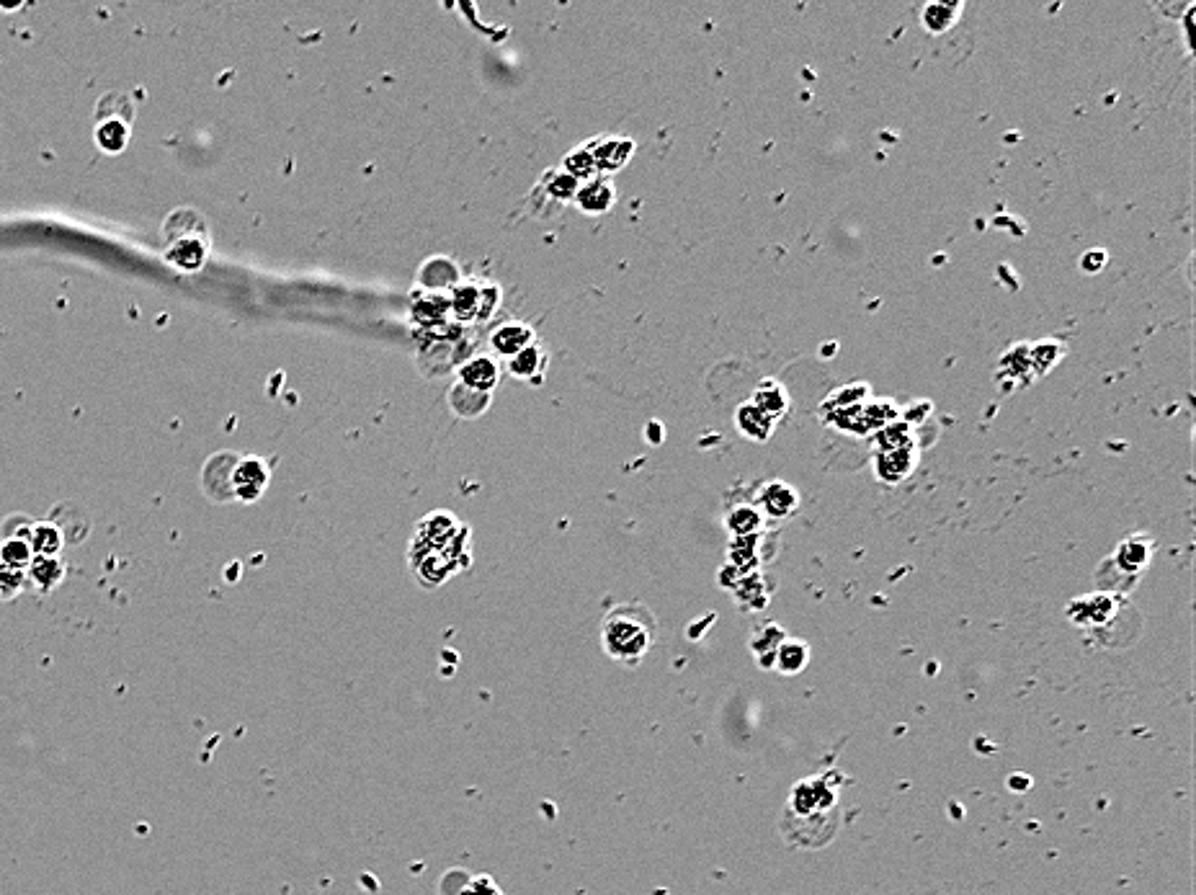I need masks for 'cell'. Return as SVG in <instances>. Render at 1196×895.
Listing matches in <instances>:
<instances>
[{
  "mask_svg": "<svg viewBox=\"0 0 1196 895\" xmlns=\"http://www.w3.org/2000/svg\"><path fill=\"white\" fill-rule=\"evenodd\" d=\"M457 529L449 514H431L410 540V573L426 589H439L470 565L467 529L459 534Z\"/></svg>",
  "mask_w": 1196,
  "mask_h": 895,
  "instance_id": "1",
  "label": "cell"
},
{
  "mask_svg": "<svg viewBox=\"0 0 1196 895\" xmlns=\"http://www.w3.org/2000/svg\"><path fill=\"white\" fill-rule=\"evenodd\" d=\"M802 826L792 841L805 844L807 849H818V844H828L830 836L838 828V800L836 787L825 777L802 779L789 795L787 816H784V831Z\"/></svg>",
  "mask_w": 1196,
  "mask_h": 895,
  "instance_id": "2",
  "label": "cell"
},
{
  "mask_svg": "<svg viewBox=\"0 0 1196 895\" xmlns=\"http://www.w3.org/2000/svg\"><path fill=\"white\" fill-rule=\"evenodd\" d=\"M655 635H658V622L653 612L637 601L617 604L611 612H606L598 632L606 656L627 669L640 666L642 658L655 645Z\"/></svg>",
  "mask_w": 1196,
  "mask_h": 895,
  "instance_id": "3",
  "label": "cell"
},
{
  "mask_svg": "<svg viewBox=\"0 0 1196 895\" xmlns=\"http://www.w3.org/2000/svg\"><path fill=\"white\" fill-rule=\"evenodd\" d=\"M1153 552V537H1148V534H1132L1129 540L1119 542L1117 552L1111 555L1109 563L1117 565V571H1122L1127 578L1137 581V576H1140L1150 565V560H1153Z\"/></svg>",
  "mask_w": 1196,
  "mask_h": 895,
  "instance_id": "4",
  "label": "cell"
},
{
  "mask_svg": "<svg viewBox=\"0 0 1196 895\" xmlns=\"http://www.w3.org/2000/svg\"><path fill=\"white\" fill-rule=\"evenodd\" d=\"M918 465V447L892 449V452L874 454V475L887 485H897L908 480Z\"/></svg>",
  "mask_w": 1196,
  "mask_h": 895,
  "instance_id": "5",
  "label": "cell"
},
{
  "mask_svg": "<svg viewBox=\"0 0 1196 895\" xmlns=\"http://www.w3.org/2000/svg\"><path fill=\"white\" fill-rule=\"evenodd\" d=\"M1117 594H1096V596H1081L1068 607V614L1073 617L1075 625L1099 627L1111 620V614H1117Z\"/></svg>",
  "mask_w": 1196,
  "mask_h": 895,
  "instance_id": "6",
  "label": "cell"
},
{
  "mask_svg": "<svg viewBox=\"0 0 1196 895\" xmlns=\"http://www.w3.org/2000/svg\"><path fill=\"white\" fill-rule=\"evenodd\" d=\"M588 150H591L598 173H614L632 158L635 142L629 137H601V140L591 142Z\"/></svg>",
  "mask_w": 1196,
  "mask_h": 895,
  "instance_id": "7",
  "label": "cell"
},
{
  "mask_svg": "<svg viewBox=\"0 0 1196 895\" xmlns=\"http://www.w3.org/2000/svg\"><path fill=\"white\" fill-rule=\"evenodd\" d=\"M758 503H761L763 516H771V519H789L794 511L800 509V493L789 483L774 480V483L763 485Z\"/></svg>",
  "mask_w": 1196,
  "mask_h": 895,
  "instance_id": "8",
  "label": "cell"
},
{
  "mask_svg": "<svg viewBox=\"0 0 1196 895\" xmlns=\"http://www.w3.org/2000/svg\"><path fill=\"white\" fill-rule=\"evenodd\" d=\"M965 8V3H926L921 8V29L931 37H941L959 24Z\"/></svg>",
  "mask_w": 1196,
  "mask_h": 895,
  "instance_id": "9",
  "label": "cell"
},
{
  "mask_svg": "<svg viewBox=\"0 0 1196 895\" xmlns=\"http://www.w3.org/2000/svg\"><path fill=\"white\" fill-rule=\"evenodd\" d=\"M575 199H578V207L588 212V215H604V212L614 207L617 191H614L609 178H591L583 186H578Z\"/></svg>",
  "mask_w": 1196,
  "mask_h": 895,
  "instance_id": "10",
  "label": "cell"
},
{
  "mask_svg": "<svg viewBox=\"0 0 1196 895\" xmlns=\"http://www.w3.org/2000/svg\"><path fill=\"white\" fill-rule=\"evenodd\" d=\"M735 426H738L740 434L753 439V442H769L776 429V421L748 400L735 411Z\"/></svg>",
  "mask_w": 1196,
  "mask_h": 895,
  "instance_id": "11",
  "label": "cell"
},
{
  "mask_svg": "<svg viewBox=\"0 0 1196 895\" xmlns=\"http://www.w3.org/2000/svg\"><path fill=\"white\" fill-rule=\"evenodd\" d=\"M1001 372L1011 377V387H1008V390L1029 385V382L1034 380L1032 364H1029V344L1011 346L1001 359Z\"/></svg>",
  "mask_w": 1196,
  "mask_h": 895,
  "instance_id": "12",
  "label": "cell"
},
{
  "mask_svg": "<svg viewBox=\"0 0 1196 895\" xmlns=\"http://www.w3.org/2000/svg\"><path fill=\"white\" fill-rule=\"evenodd\" d=\"M897 418H900V411H897V405L892 403V400H874V403H864L861 405V416H859L861 436L877 434L879 429H885V426L895 423Z\"/></svg>",
  "mask_w": 1196,
  "mask_h": 895,
  "instance_id": "13",
  "label": "cell"
},
{
  "mask_svg": "<svg viewBox=\"0 0 1196 895\" xmlns=\"http://www.w3.org/2000/svg\"><path fill=\"white\" fill-rule=\"evenodd\" d=\"M751 403L756 405V408H761L763 413L769 418H774V421H779V418L787 413V405H789V398L787 393H784L782 387L776 385L774 380H763L761 385L756 387V393H753Z\"/></svg>",
  "mask_w": 1196,
  "mask_h": 895,
  "instance_id": "14",
  "label": "cell"
},
{
  "mask_svg": "<svg viewBox=\"0 0 1196 895\" xmlns=\"http://www.w3.org/2000/svg\"><path fill=\"white\" fill-rule=\"evenodd\" d=\"M874 436V444H877V452H892V449H908V447H916V429L913 426H908L905 421H900L897 418L895 423H890V426H885V429H879Z\"/></svg>",
  "mask_w": 1196,
  "mask_h": 895,
  "instance_id": "15",
  "label": "cell"
},
{
  "mask_svg": "<svg viewBox=\"0 0 1196 895\" xmlns=\"http://www.w3.org/2000/svg\"><path fill=\"white\" fill-rule=\"evenodd\" d=\"M1065 356V344L1055 341V338H1044L1037 344H1029V364H1032L1034 377L1050 372L1057 362Z\"/></svg>",
  "mask_w": 1196,
  "mask_h": 895,
  "instance_id": "16",
  "label": "cell"
},
{
  "mask_svg": "<svg viewBox=\"0 0 1196 895\" xmlns=\"http://www.w3.org/2000/svg\"><path fill=\"white\" fill-rule=\"evenodd\" d=\"M810 661V648L800 640H784L774 656V669L782 674H800Z\"/></svg>",
  "mask_w": 1196,
  "mask_h": 895,
  "instance_id": "17",
  "label": "cell"
},
{
  "mask_svg": "<svg viewBox=\"0 0 1196 895\" xmlns=\"http://www.w3.org/2000/svg\"><path fill=\"white\" fill-rule=\"evenodd\" d=\"M495 382H498V367L490 362L488 356H480V359L462 367V385L472 387L477 393H488Z\"/></svg>",
  "mask_w": 1196,
  "mask_h": 895,
  "instance_id": "18",
  "label": "cell"
},
{
  "mask_svg": "<svg viewBox=\"0 0 1196 895\" xmlns=\"http://www.w3.org/2000/svg\"><path fill=\"white\" fill-rule=\"evenodd\" d=\"M727 529H730L733 537H753V534H761L763 514L756 506H735V509L727 514Z\"/></svg>",
  "mask_w": 1196,
  "mask_h": 895,
  "instance_id": "19",
  "label": "cell"
},
{
  "mask_svg": "<svg viewBox=\"0 0 1196 895\" xmlns=\"http://www.w3.org/2000/svg\"><path fill=\"white\" fill-rule=\"evenodd\" d=\"M493 346L501 354H519L526 346H531V331L521 323H508L501 331H495Z\"/></svg>",
  "mask_w": 1196,
  "mask_h": 895,
  "instance_id": "20",
  "label": "cell"
},
{
  "mask_svg": "<svg viewBox=\"0 0 1196 895\" xmlns=\"http://www.w3.org/2000/svg\"><path fill=\"white\" fill-rule=\"evenodd\" d=\"M763 534H753V537H733V545H730V558H733V565L735 568H740V571H751V568H756L758 565V540H761Z\"/></svg>",
  "mask_w": 1196,
  "mask_h": 895,
  "instance_id": "21",
  "label": "cell"
},
{
  "mask_svg": "<svg viewBox=\"0 0 1196 895\" xmlns=\"http://www.w3.org/2000/svg\"><path fill=\"white\" fill-rule=\"evenodd\" d=\"M867 398H869V385H864V382H854V385L841 387V390H836V393L830 395L828 408L830 411L856 408V405H864V400Z\"/></svg>",
  "mask_w": 1196,
  "mask_h": 895,
  "instance_id": "22",
  "label": "cell"
},
{
  "mask_svg": "<svg viewBox=\"0 0 1196 895\" xmlns=\"http://www.w3.org/2000/svg\"><path fill=\"white\" fill-rule=\"evenodd\" d=\"M565 173H570V176L575 178V181H591V178H596V163H593V155L588 148H578L573 150V153L565 158Z\"/></svg>",
  "mask_w": 1196,
  "mask_h": 895,
  "instance_id": "23",
  "label": "cell"
},
{
  "mask_svg": "<svg viewBox=\"0 0 1196 895\" xmlns=\"http://www.w3.org/2000/svg\"><path fill=\"white\" fill-rule=\"evenodd\" d=\"M769 627L771 625L761 627V630H758L756 635H753V640H751V648H753V653H756V658H758V663H761V666H774L776 650H779V645H782L784 640H787V638L771 640L769 638Z\"/></svg>",
  "mask_w": 1196,
  "mask_h": 895,
  "instance_id": "24",
  "label": "cell"
},
{
  "mask_svg": "<svg viewBox=\"0 0 1196 895\" xmlns=\"http://www.w3.org/2000/svg\"><path fill=\"white\" fill-rule=\"evenodd\" d=\"M98 142H101V148L111 150V153L122 150L124 142H127V127H124L122 122L101 124V127H98Z\"/></svg>",
  "mask_w": 1196,
  "mask_h": 895,
  "instance_id": "25",
  "label": "cell"
},
{
  "mask_svg": "<svg viewBox=\"0 0 1196 895\" xmlns=\"http://www.w3.org/2000/svg\"><path fill=\"white\" fill-rule=\"evenodd\" d=\"M537 364H539V349L537 346H526L524 351H519V354H516L511 369H513V374L529 377V374L537 372Z\"/></svg>",
  "mask_w": 1196,
  "mask_h": 895,
  "instance_id": "26",
  "label": "cell"
},
{
  "mask_svg": "<svg viewBox=\"0 0 1196 895\" xmlns=\"http://www.w3.org/2000/svg\"><path fill=\"white\" fill-rule=\"evenodd\" d=\"M1106 261H1109V253H1106L1104 248H1091V251L1083 253L1081 258L1083 274H1101V271L1106 269Z\"/></svg>",
  "mask_w": 1196,
  "mask_h": 895,
  "instance_id": "27",
  "label": "cell"
},
{
  "mask_svg": "<svg viewBox=\"0 0 1196 895\" xmlns=\"http://www.w3.org/2000/svg\"><path fill=\"white\" fill-rule=\"evenodd\" d=\"M459 895H501V890L488 875H477L459 890Z\"/></svg>",
  "mask_w": 1196,
  "mask_h": 895,
  "instance_id": "28",
  "label": "cell"
},
{
  "mask_svg": "<svg viewBox=\"0 0 1196 895\" xmlns=\"http://www.w3.org/2000/svg\"><path fill=\"white\" fill-rule=\"evenodd\" d=\"M928 416H931V403H928V400H918V403L908 405L905 411H900V421H905L908 426H913V429H916L921 421H926Z\"/></svg>",
  "mask_w": 1196,
  "mask_h": 895,
  "instance_id": "29",
  "label": "cell"
},
{
  "mask_svg": "<svg viewBox=\"0 0 1196 895\" xmlns=\"http://www.w3.org/2000/svg\"><path fill=\"white\" fill-rule=\"evenodd\" d=\"M1194 13H1196V6H1191L1189 11L1184 13V19H1181V29H1184V44H1186V52H1189V57L1194 55V37H1191V24H1194Z\"/></svg>",
  "mask_w": 1196,
  "mask_h": 895,
  "instance_id": "30",
  "label": "cell"
}]
</instances>
